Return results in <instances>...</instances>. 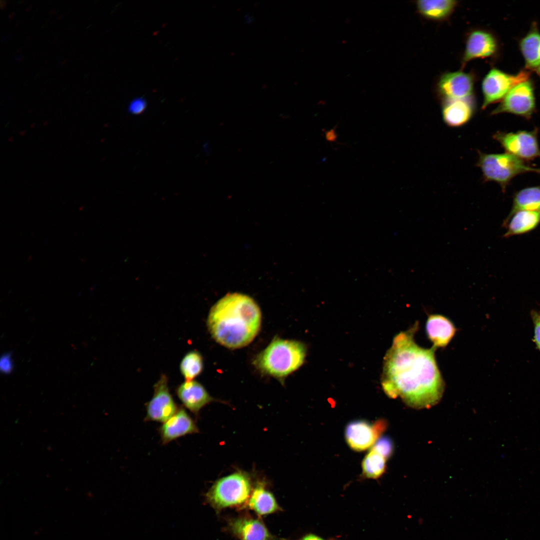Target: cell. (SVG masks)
Returning a JSON list of instances; mask_svg holds the SVG:
<instances>
[{
  "mask_svg": "<svg viewBox=\"0 0 540 540\" xmlns=\"http://www.w3.org/2000/svg\"><path fill=\"white\" fill-rule=\"evenodd\" d=\"M0 368L2 372L9 374L13 368L12 355L10 352L4 354L0 358Z\"/></svg>",
  "mask_w": 540,
  "mask_h": 540,
  "instance_id": "obj_28",
  "label": "cell"
},
{
  "mask_svg": "<svg viewBox=\"0 0 540 540\" xmlns=\"http://www.w3.org/2000/svg\"><path fill=\"white\" fill-rule=\"evenodd\" d=\"M180 368L185 380H194L203 369L202 356L196 350L188 352L182 358Z\"/></svg>",
  "mask_w": 540,
  "mask_h": 540,
  "instance_id": "obj_23",
  "label": "cell"
},
{
  "mask_svg": "<svg viewBox=\"0 0 540 540\" xmlns=\"http://www.w3.org/2000/svg\"><path fill=\"white\" fill-rule=\"evenodd\" d=\"M416 322L394 338L384 363L382 386L391 398L400 396L416 408H430L442 396L444 383L435 359V347L424 348L414 340Z\"/></svg>",
  "mask_w": 540,
  "mask_h": 540,
  "instance_id": "obj_1",
  "label": "cell"
},
{
  "mask_svg": "<svg viewBox=\"0 0 540 540\" xmlns=\"http://www.w3.org/2000/svg\"><path fill=\"white\" fill-rule=\"evenodd\" d=\"M337 126L338 124L336 126H335L332 128L328 130H322L324 132V138L328 142H334L337 141L338 134L336 131Z\"/></svg>",
  "mask_w": 540,
  "mask_h": 540,
  "instance_id": "obj_29",
  "label": "cell"
},
{
  "mask_svg": "<svg viewBox=\"0 0 540 540\" xmlns=\"http://www.w3.org/2000/svg\"><path fill=\"white\" fill-rule=\"evenodd\" d=\"M306 348L302 342L274 337L254 358L253 364L260 372L278 380L285 378L303 364Z\"/></svg>",
  "mask_w": 540,
  "mask_h": 540,
  "instance_id": "obj_3",
  "label": "cell"
},
{
  "mask_svg": "<svg viewBox=\"0 0 540 540\" xmlns=\"http://www.w3.org/2000/svg\"><path fill=\"white\" fill-rule=\"evenodd\" d=\"M386 460L382 456L370 450L364 457L362 462L364 476L368 478H377L384 472Z\"/></svg>",
  "mask_w": 540,
  "mask_h": 540,
  "instance_id": "obj_24",
  "label": "cell"
},
{
  "mask_svg": "<svg viewBox=\"0 0 540 540\" xmlns=\"http://www.w3.org/2000/svg\"><path fill=\"white\" fill-rule=\"evenodd\" d=\"M252 490L248 475L236 472L216 481L206 494L205 498L218 513L228 508L246 504Z\"/></svg>",
  "mask_w": 540,
  "mask_h": 540,
  "instance_id": "obj_4",
  "label": "cell"
},
{
  "mask_svg": "<svg viewBox=\"0 0 540 540\" xmlns=\"http://www.w3.org/2000/svg\"><path fill=\"white\" fill-rule=\"evenodd\" d=\"M522 210L540 213V186L526 188L516 194L509 214Z\"/></svg>",
  "mask_w": 540,
  "mask_h": 540,
  "instance_id": "obj_22",
  "label": "cell"
},
{
  "mask_svg": "<svg viewBox=\"0 0 540 540\" xmlns=\"http://www.w3.org/2000/svg\"><path fill=\"white\" fill-rule=\"evenodd\" d=\"M442 102V114L446 124L459 127L466 124L475 112L474 96L459 99L446 100Z\"/></svg>",
  "mask_w": 540,
  "mask_h": 540,
  "instance_id": "obj_15",
  "label": "cell"
},
{
  "mask_svg": "<svg viewBox=\"0 0 540 540\" xmlns=\"http://www.w3.org/2000/svg\"><path fill=\"white\" fill-rule=\"evenodd\" d=\"M454 0H419L416 2L418 13L424 18L434 22L447 20L458 4Z\"/></svg>",
  "mask_w": 540,
  "mask_h": 540,
  "instance_id": "obj_19",
  "label": "cell"
},
{
  "mask_svg": "<svg viewBox=\"0 0 540 540\" xmlns=\"http://www.w3.org/2000/svg\"><path fill=\"white\" fill-rule=\"evenodd\" d=\"M228 532L238 540H276L259 518L240 516L229 520Z\"/></svg>",
  "mask_w": 540,
  "mask_h": 540,
  "instance_id": "obj_13",
  "label": "cell"
},
{
  "mask_svg": "<svg viewBox=\"0 0 540 540\" xmlns=\"http://www.w3.org/2000/svg\"><path fill=\"white\" fill-rule=\"evenodd\" d=\"M394 446L392 440L388 436L379 438L370 450L375 451L386 460L392 454Z\"/></svg>",
  "mask_w": 540,
  "mask_h": 540,
  "instance_id": "obj_25",
  "label": "cell"
},
{
  "mask_svg": "<svg viewBox=\"0 0 540 540\" xmlns=\"http://www.w3.org/2000/svg\"><path fill=\"white\" fill-rule=\"evenodd\" d=\"M198 432L194 421L182 407L158 428L160 442L164 445L182 436Z\"/></svg>",
  "mask_w": 540,
  "mask_h": 540,
  "instance_id": "obj_14",
  "label": "cell"
},
{
  "mask_svg": "<svg viewBox=\"0 0 540 540\" xmlns=\"http://www.w3.org/2000/svg\"><path fill=\"white\" fill-rule=\"evenodd\" d=\"M498 50V41L490 32L480 28L470 30L466 34L460 64L462 70L469 62L494 56Z\"/></svg>",
  "mask_w": 540,
  "mask_h": 540,
  "instance_id": "obj_11",
  "label": "cell"
},
{
  "mask_svg": "<svg viewBox=\"0 0 540 540\" xmlns=\"http://www.w3.org/2000/svg\"><path fill=\"white\" fill-rule=\"evenodd\" d=\"M537 70H538L539 76H540V66Z\"/></svg>",
  "mask_w": 540,
  "mask_h": 540,
  "instance_id": "obj_31",
  "label": "cell"
},
{
  "mask_svg": "<svg viewBox=\"0 0 540 540\" xmlns=\"http://www.w3.org/2000/svg\"><path fill=\"white\" fill-rule=\"evenodd\" d=\"M300 540H325L322 537L312 533L304 536Z\"/></svg>",
  "mask_w": 540,
  "mask_h": 540,
  "instance_id": "obj_30",
  "label": "cell"
},
{
  "mask_svg": "<svg viewBox=\"0 0 540 540\" xmlns=\"http://www.w3.org/2000/svg\"><path fill=\"white\" fill-rule=\"evenodd\" d=\"M536 110L534 87L528 80L514 86L491 112L492 115L508 113L530 118Z\"/></svg>",
  "mask_w": 540,
  "mask_h": 540,
  "instance_id": "obj_7",
  "label": "cell"
},
{
  "mask_svg": "<svg viewBox=\"0 0 540 540\" xmlns=\"http://www.w3.org/2000/svg\"><path fill=\"white\" fill-rule=\"evenodd\" d=\"M532 317L534 326V341L536 348L540 351V312L533 310Z\"/></svg>",
  "mask_w": 540,
  "mask_h": 540,
  "instance_id": "obj_27",
  "label": "cell"
},
{
  "mask_svg": "<svg viewBox=\"0 0 540 540\" xmlns=\"http://www.w3.org/2000/svg\"><path fill=\"white\" fill-rule=\"evenodd\" d=\"M246 504L259 516H266L281 510L273 494L266 489L264 484L260 483L253 488Z\"/></svg>",
  "mask_w": 540,
  "mask_h": 540,
  "instance_id": "obj_20",
  "label": "cell"
},
{
  "mask_svg": "<svg viewBox=\"0 0 540 540\" xmlns=\"http://www.w3.org/2000/svg\"><path fill=\"white\" fill-rule=\"evenodd\" d=\"M540 222V213L528 210H518L508 215L503 224L506 231L504 236L508 238L524 234L536 228Z\"/></svg>",
  "mask_w": 540,
  "mask_h": 540,
  "instance_id": "obj_18",
  "label": "cell"
},
{
  "mask_svg": "<svg viewBox=\"0 0 540 540\" xmlns=\"http://www.w3.org/2000/svg\"><path fill=\"white\" fill-rule=\"evenodd\" d=\"M493 137L506 152L522 160H532L540 158L537 129L514 132H497Z\"/></svg>",
  "mask_w": 540,
  "mask_h": 540,
  "instance_id": "obj_8",
  "label": "cell"
},
{
  "mask_svg": "<svg viewBox=\"0 0 540 540\" xmlns=\"http://www.w3.org/2000/svg\"><path fill=\"white\" fill-rule=\"evenodd\" d=\"M262 313L250 296L228 294L211 308L207 326L212 338L226 348L236 349L249 344L258 334Z\"/></svg>",
  "mask_w": 540,
  "mask_h": 540,
  "instance_id": "obj_2",
  "label": "cell"
},
{
  "mask_svg": "<svg viewBox=\"0 0 540 540\" xmlns=\"http://www.w3.org/2000/svg\"><path fill=\"white\" fill-rule=\"evenodd\" d=\"M176 392L184 406L196 416L203 407L216 400L200 383L194 380H185L176 388Z\"/></svg>",
  "mask_w": 540,
  "mask_h": 540,
  "instance_id": "obj_16",
  "label": "cell"
},
{
  "mask_svg": "<svg viewBox=\"0 0 540 540\" xmlns=\"http://www.w3.org/2000/svg\"><path fill=\"white\" fill-rule=\"evenodd\" d=\"M477 166L481 170L484 180L496 182L503 192L512 180L519 174L527 172L540 174V168L531 166L524 160L508 152H479Z\"/></svg>",
  "mask_w": 540,
  "mask_h": 540,
  "instance_id": "obj_5",
  "label": "cell"
},
{
  "mask_svg": "<svg viewBox=\"0 0 540 540\" xmlns=\"http://www.w3.org/2000/svg\"><path fill=\"white\" fill-rule=\"evenodd\" d=\"M426 331L428 338L436 348L446 346L449 343L456 332V328L446 318L432 314L426 321Z\"/></svg>",
  "mask_w": 540,
  "mask_h": 540,
  "instance_id": "obj_17",
  "label": "cell"
},
{
  "mask_svg": "<svg viewBox=\"0 0 540 540\" xmlns=\"http://www.w3.org/2000/svg\"><path fill=\"white\" fill-rule=\"evenodd\" d=\"M386 428V422L380 420L374 424L364 420L349 423L345 430V438L348 446L360 452L372 447Z\"/></svg>",
  "mask_w": 540,
  "mask_h": 540,
  "instance_id": "obj_12",
  "label": "cell"
},
{
  "mask_svg": "<svg viewBox=\"0 0 540 540\" xmlns=\"http://www.w3.org/2000/svg\"><path fill=\"white\" fill-rule=\"evenodd\" d=\"M476 75L462 70L442 74L436 84L437 96L441 101L474 96Z\"/></svg>",
  "mask_w": 540,
  "mask_h": 540,
  "instance_id": "obj_9",
  "label": "cell"
},
{
  "mask_svg": "<svg viewBox=\"0 0 540 540\" xmlns=\"http://www.w3.org/2000/svg\"><path fill=\"white\" fill-rule=\"evenodd\" d=\"M178 407L169 390L168 379L162 374L154 386V394L146 404L144 421L164 422L178 411Z\"/></svg>",
  "mask_w": 540,
  "mask_h": 540,
  "instance_id": "obj_10",
  "label": "cell"
},
{
  "mask_svg": "<svg viewBox=\"0 0 540 540\" xmlns=\"http://www.w3.org/2000/svg\"><path fill=\"white\" fill-rule=\"evenodd\" d=\"M146 107V102L142 98H136L132 100L128 106L129 112L138 114L142 112Z\"/></svg>",
  "mask_w": 540,
  "mask_h": 540,
  "instance_id": "obj_26",
  "label": "cell"
},
{
  "mask_svg": "<svg viewBox=\"0 0 540 540\" xmlns=\"http://www.w3.org/2000/svg\"><path fill=\"white\" fill-rule=\"evenodd\" d=\"M520 48L527 69H538L540 66V32L534 26L520 41Z\"/></svg>",
  "mask_w": 540,
  "mask_h": 540,
  "instance_id": "obj_21",
  "label": "cell"
},
{
  "mask_svg": "<svg viewBox=\"0 0 540 540\" xmlns=\"http://www.w3.org/2000/svg\"><path fill=\"white\" fill-rule=\"evenodd\" d=\"M529 77L530 73L526 70L510 74L496 68L490 69L482 82V108L484 110L490 104L501 101L514 86L528 80Z\"/></svg>",
  "mask_w": 540,
  "mask_h": 540,
  "instance_id": "obj_6",
  "label": "cell"
}]
</instances>
